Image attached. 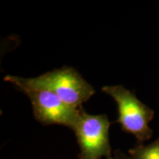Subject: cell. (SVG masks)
I'll use <instances>...</instances> for the list:
<instances>
[{
    "label": "cell",
    "instance_id": "1",
    "mask_svg": "<svg viewBox=\"0 0 159 159\" xmlns=\"http://www.w3.org/2000/svg\"><path fill=\"white\" fill-rule=\"evenodd\" d=\"M5 81L20 91L43 89L57 95L67 105L78 108L95 94L94 89L75 69L64 66L33 78L7 75Z\"/></svg>",
    "mask_w": 159,
    "mask_h": 159
},
{
    "label": "cell",
    "instance_id": "2",
    "mask_svg": "<svg viewBox=\"0 0 159 159\" xmlns=\"http://www.w3.org/2000/svg\"><path fill=\"white\" fill-rule=\"evenodd\" d=\"M102 92L111 96L118 107V119L122 130L136 137L138 144L150 140L153 130L149 124L153 119L155 112L152 108L141 102L134 92L126 89L123 85H106Z\"/></svg>",
    "mask_w": 159,
    "mask_h": 159
},
{
    "label": "cell",
    "instance_id": "3",
    "mask_svg": "<svg viewBox=\"0 0 159 159\" xmlns=\"http://www.w3.org/2000/svg\"><path fill=\"white\" fill-rule=\"evenodd\" d=\"M111 122L105 114L91 115L80 108L73 128L80 148L78 159L109 158L113 156L109 129Z\"/></svg>",
    "mask_w": 159,
    "mask_h": 159
},
{
    "label": "cell",
    "instance_id": "4",
    "mask_svg": "<svg viewBox=\"0 0 159 159\" xmlns=\"http://www.w3.org/2000/svg\"><path fill=\"white\" fill-rule=\"evenodd\" d=\"M33 106L34 116L43 125H60L73 130L79 116L80 108L67 105L57 95L43 89H25Z\"/></svg>",
    "mask_w": 159,
    "mask_h": 159
},
{
    "label": "cell",
    "instance_id": "5",
    "mask_svg": "<svg viewBox=\"0 0 159 159\" xmlns=\"http://www.w3.org/2000/svg\"><path fill=\"white\" fill-rule=\"evenodd\" d=\"M128 153L130 159H159V137L148 145L138 144Z\"/></svg>",
    "mask_w": 159,
    "mask_h": 159
},
{
    "label": "cell",
    "instance_id": "6",
    "mask_svg": "<svg viewBox=\"0 0 159 159\" xmlns=\"http://www.w3.org/2000/svg\"><path fill=\"white\" fill-rule=\"evenodd\" d=\"M105 159H130V157L125 154L121 150H116L113 152V156L111 158Z\"/></svg>",
    "mask_w": 159,
    "mask_h": 159
}]
</instances>
